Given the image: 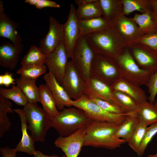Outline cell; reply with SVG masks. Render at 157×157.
Returning a JSON list of instances; mask_svg holds the SVG:
<instances>
[{
  "label": "cell",
  "instance_id": "6da1fadb",
  "mask_svg": "<svg viewBox=\"0 0 157 157\" xmlns=\"http://www.w3.org/2000/svg\"><path fill=\"white\" fill-rule=\"evenodd\" d=\"M119 125L113 122L92 121L86 128L83 147L90 146L110 149L120 147L127 141L115 136Z\"/></svg>",
  "mask_w": 157,
  "mask_h": 157
},
{
  "label": "cell",
  "instance_id": "7a4b0ae2",
  "mask_svg": "<svg viewBox=\"0 0 157 157\" xmlns=\"http://www.w3.org/2000/svg\"><path fill=\"white\" fill-rule=\"evenodd\" d=\"M83 37L94 53L116 60L126 47L120 36L111 26Z\"/></svg>",
  "mask_w": 157,
  "mask_h": 157
},
{
  "label": "cell",
  "instance_id": "3957f363",
  "mask_svg": "<svg viewBox=\"0 0 157 157\" xmlns=\"http://www.w3.org/2000/svg\"><path fill=\"white\" fill-rule=\"evenodd\" d=\"M92 120L82 109L74 107L64 108L52 118V127L60 136L66 137L81 129H86Z\"/></svg>",
  "mask_w": 157,
  "mask_h": 157
},
{
  "label": "cell",
  "instance_id": "277c9868",
  "mask_svg": "<svg viewBox=\"0 0 157 157\" xmlns=\"http://www.w3.org/2000/svg\"><path fill=\"white\" fill-rule=\"evenodd\" d=\"M28 129L34 142H44L48 130L52 127V118L37 103H28L24 106Z\"/></svg>",
  "mask_w": 157,
  "mask_h": 157
},
{
  "label": "cell",
  "instance_id": "5b68a950",
  "mask_svg": "<svg viewBox=\"0 0 157 157\" xmlns=\"http://www.w3.org/2000/svg\"><path fill=\"white\" fill-rule=\"evenodd\" d=\"M121 76L140 86H147L153 73L140 68L132 56L128 48L125 47L116 60Z\"/></svg>",
  "mask_w": 157,
  "mask_h": 157
},
{
  "label": "cell",
  "instance_id": "8992f818",
  "mask_svg": "<svg viewBox=\"0 0 157 157\" xmlns=\"http://www.w3.org/2000/svg\"><path fill=\"white\" fill-rule=\"evenodd\" d=\"M91 77L110 87L121 76L116 60L108 56L94 53L91 68Z\"/></svg>",
  "mask_w": 157,
  "mask_h": 157
},
{
  "label": "cell",
  "instance_id": "52a82bcc",
  "mask_svg": "<svg viewBox=\"0 0 157 157\" xmlns=\"http://www.w3.org/2000/svg\"><path fill=\"white\" fill-rule=\"evenodd\" d=\"M72 106L84 111L92 121L113 122L121 124L126 117L131 113L122 114L111 113L103 110L87 96L83 95L76 100H72Z\"/></svg>",
  "mask_w": 157,
  "mask_h": 157
},
{
  "label": "cell",
  "instance_id": "ba28073f",
  "mask_svg": "<svg viewBox=\"0 0 157 157\" xmlns=\"http://www.w3.org/2000/svg\"><path fill=\"white\" fill-rule=\"evenodd\" d=\"M94 54L84 37L81 36L73 50L71 61L85 83L91 77Z\"/></svg>",
  "mask_w": 157,
  "mask_h": 157
},
{
  "label": "cell",
  "instance_id": "9c48e42d",
  "mask_svg": "<svg viewBox=\"0 0 157 157\" xmlns=\"http://www.w3.org/2000/svg\"><path fill=\"white\" fill-rule=\"evenodd\" d=\"M111 26L120 36L126 47L138 43L144 35L132 18H128L122 12L111 22Z\"/></svg>",
  "mask_w": 157,
  "mask_h": 157
},
{
  "label": "cell",
  "instance_id": "30bf717a",
  "mask_svg": "<svg viewBox=\"0 0 157 157\" xmlns=\"http://www.w3.org/2000/svg\"><path fill=\"white\" fill-rule=\"evenodd\" d=\"M61 85L73 100L84 94L85 83L71 61L68 62Z\"/></svg>",
  "mask_w": 157,
  "mask_h": 157
},
{
  "label": "cell",
  "instance_id": "8fae6325",
  "mask_svg": "<svg viewBox=\"0 0 157 157\" xmlns=\"http://www.w3.org/2000/svg\"><path fill=\"white\" fill-rule=\"evenodd\" d=\"M128 48L139 67L154 73L157 72V52L139 43Z\"/></svg>",
  "mask_w": 157,
  "mask_h": 157
},
{
  "label": "cell",
  "instance_id": "7c38bea8",
  "mask_svg": "<svg viewBox=\"0 0 157 157\" xmlns=\"http://www.w3.org/2000/svg\"><path fill=\"white\" fill-rule=\"evenodd\" d=\"M76 10L74 5L71 4L67 19L63 24V42L69 58H71L75 45L81 36Z\"/></svg>",
  "mask_w": 157,
  "mask_h": 157
},
{
  "label": "cell",
  "instance_id": "4fadbf2b",
  "mask_svg": "<svg viewBox=\"0 0 157 157\" xmlns=\"http://www.w3.org/2000/svg\"><path fill=\"white\" fill-rule=\"evenodd\" d=\"M68 55L63 41L47 56L45 64L49 72L61 84L68 63Z\"/></svg>",
  "mask_w": 157,
  "mask_h": 157
},
{
  "label": "cell",
  "instance_id": "5bb4252c",
  "mask_svg": "<svg viewBox=\"0 0 157 157\" xmlns=\"http://www.w3.org/2000/svg\"><path fill=\"white\" fill-rule=\"evenodd\" d=\"M85 133L86 129H81L69 136H59L54 144L61 149L66 157H77L83 147Z\"/></svg>",
  "mask_w": 157,
  "mask_h": 157
},
{
  "label": "cell",
  "instance_id": "9a60e30c",
  "mask_svg": "<svg viewBox=\"0 0 157 157\" xmlns=\"http://www.w3.org/2000/svg\"><path fill=\"white\" fill-rule=\"evenodd\" d=\"M48 31L40 41L39 47L47 56L63 41V24L53 16L49 18Z\"/></svg>",
  "mask_w": 157,
  "mask_h": 157
},
{
  "label": "cell",
  "instance_id": "2e32d148",
  "mask_svg": "<svg viewBox=\"0 0 157 157\" xmlns=\"http://www.w3.org/2000/svg\"><path fill=\"white\" fill-rule=\"evenodd\" d=\"M84 95L108 101L120 107L110 87L95 78L91 77L85 83Z\"/></svg>",
  "mask_w": 157,
  "mask_h": 157
},
{
  "label": "cell",
  "instance_id": "e0dca14e",
  "mask_svg": "<svg viewBox=\"0 0 157 157\" xmlns=\"http://www.w3.org/2000/svg\"><path fill=\"white\" fill-rule=\"evenodd\" d=\"M45 84L55 100L58 109L62 110L65 106H72L71 99L61 85L49 72L43 77Z\"/></svg>",
  "mask_w": 157,
  "mask_h": 157
},
{
  "label": "cell",
  "instance_id": "ac0fdd59",
  "mask_svg": "<svg viewBox=\"0 0 157 157\" xmlns=\"http://www.w3.org/2000/svg\"><path fill=\"white\" fill-rule=\"evenodd\" d=\"M23 47L21 43L14 44L8 42L2 43L0 46V65L10 69H15Z\"/></svg>",
  "mask_w": 157,
  "mask_h": 157
},
{
  "label": "cell",
  "instance_id": "d6986e66",
  "mask_svg": "<svg viewBox=\"0 0 157 157\" xmlns=\"http://www.w3.org/2000/svg\"><path fill=\"white\" fill-rule=\"evenodd\" d=\"M3 2L0 1V36L9 39L14 44L20 43L22 38L17 31L18 22L10 19L4 12Z\"/></svg>",
  "mask_w": 157,
  "mask_h": 157
},
{
  "label": "cell",
  "instance_id": "ffe728a7",
  "mask_svg": "<svg viewBox=\"0 0 157 157\" xmlns=\"http://www.w3.org/2000/svg\"><path fill=\"white\" fill-rule=\"evenodd\" d=\"M110 87L112 90L120 91L126 94L139 104L147 101L145 92L140 86L121 77Z\"/></svg>",
  "mask_w": 157,
  "mask_h": 157
},
{
  "label": "cell",
  "instance_id": "44dd1931",
  "mask_svg": "<svg viewBox=\"0 0 157 157\" xmlns=\"http://www.w3.org/2000/svg\"><path fill=\"white\" fill-rule=\"evenodd\" d=\"M19 115L21 124L22 136L21 140L15 148L17 152H22L33 155L36 151L34 142L28 133L27 125L24 111L23 109L13 110Z\"/></svg>",
  "mask_w": 157,
  "mask_h": 157
},
{
  "label": "cell",
  "instance_id": "7402d4cb",
  "mask_svg": "<svg viewBox=\"0 0 157 157\" xmlns=\"http://www.w3.org/2000/svg\"><path fill=\"white\" fill-rule=\"evenodd\" d=\"M81 36L100 31L111 26V22L103 17L78 20Z\"/></svg>",
  "mask_w": 157,
  "mask_h": 157
},
{
  "label": "cell",
  "instance_id": "603a6c76",
  "mask_svg": "<svg viewBox=\"0 0 157 157\" xmlns=\"http://www.w3.org/2000/svg\"><path fill=\"white\" fill-rule=\"evenodd\" d=\"M39 102L43 109L52 118L58 116L59 111L55 100L46 84H42L38 87Z\"/></svg>",
  "mask_w": 157,
  "mask_h": 157
},
{
  "label": "cell",
  "instance_id": "cb8c5ba5",
  "mask_svg": "<svg viewBox=\"0 0 157 157\" xmlns=\"http://www.w3.org/2000/svg\"><path fill=\"white\" fill-rule=\"evenodd\" d=\"M140 122L136 112L127 115L120 124L115 133V136L127 141L131 137Z\"/></svg>",
  "mask_w": 157,
  "mask_h": 157
},
{
  "label": "cell",
  "instance_id": "d4e9b609",
  "mask_svg": "<svg viewBox=\"0 0 157 157\" xmlns=\"http://www.w3.org/2000/svg\"><path fill=\"white\" fill-rule=\"evenodd\" d=\"M36 81L21 76L16 79L17 85L24 94L29 103L39 102L38 87L36 85Z\"/></svg>",
  "mask_w": 157,
  "mask_h": 157
},
{
  "label": "cell",
  "instance_id": "484cf974",
  "mask_svg": "<svg viewBox=\"0 0 157 157\" xmlns=\"http://www.w3.org/2000/svg\"><path fill=\"white\" fill-rule=\"evenodd\" d=\"M78 20L88 19L102 16L98 0L78 6L76 10Z\"/></svg>",
  "mask_w": 157,
  "mask_h": 157
},
{
  "label": "cell",
  "instance_id": "4316f807",
  "mask_svg": "<svg viewBox=\"0 0 157 157\" xmlns=\"http://www.w3.org/2000/svg\"><path fill=\"white\" fill-rule=\"evenodd\" d=\"M132 18L144 34L157 27V19L153 10L142 14L136 13Z\"/></svg>",
  "mask_w": 157,
  "mask_h": 157
},
{
  "label": "cell",
  "instance_id": "83f0119b",
  "mask_svg": "<svg viewBox=\"0 0 157 157\" xmlns=\"http://www.w3.org/2000/svg\"><path fill=\"white\" fill-rule=\"evenodd\" d=\"M102 13V17L111 22L123 12L121 0H98Z\"/></svg>",
  "mask_w": 157,
  "mask_h": 157
},
{
  "label": "cell",
  "instance_id": "f1b7e54d",
  "mask_svg": "<svg viewBox=\"0 0 157 157\" xmlns=\"http://www.w3.org/2000/svg\"><path fill=\"white\" fill-rule=\"evenodd\" d=\"M136 114L140 122L148 126L157 122V108L154 104L147 101L140 104Z\"/></svg>",
  "mask_w": 157,
  "mask_h": 157
},
{
  "label": "cell",
  "instance_id": "f546056e",
  "mask_svg": "<svg viewBox=\"0 0 157 157\" xmlns=\"http://www.w3.org/2000/svg\"><path fill=\"white\" fill-rule=\"evenodd\" d=\"M47 56L39 47L31 46L27 53L22 59V66L31 65H42L45 64Z\"/></svg>",
  "mask_w": 157,
  "mask_h": 157
},
{
  "label": "cell",
  "instance_id": "4dcf8cb0",
  "mask_svg": "<svg viewBox=\"0 0 157 157\" xmlns=\"http://www.w3.org/2000/svg\"><path fill=\"white\" fill-rule=\"evenodd\" d=\"M10 101L0 95V137L2 138L10 129L11 124L7 116L8 113L13 112Z\"/></svg>",
  "mask_w": 157,
  "mask_h": 157
},
{
  "label": "cell",
  "instance_id": "1f68e13d",
  "mask_svg": "<svg viewBox=\"0 0 157 157\" xmlns=\"http://www.w3.org/2000/svg\"><path fill=\"white\" fill-rule=\"evenodd\" d=\"M123 6V12L126 15L137 11L144 13L153 10L149 0H121Z\"/></svg>",
  "mask_w": 157,
  "mask_h": 157
},
{
  "label": "cell",
  "instance_id": "d6a6232c",
  "mask_svg": "<svg viewBox=\"0 0 157 157\" xmlns=\"http://www.w3.org/2000/svg\"><path fill=\"white\" fill-rule=\"evenodd\" d=\"M117 99L120 107L126 113L136 112L139 104L126 94L121 91L112 90Z\"/></svg>",
  "mask_w": 157,
  "mask_h": 157
},
{
  "label": "cell",
  "instance_id": "836d02e7",
  "mask_svg": "<svg viewBox=\"0 0 157 157\" xmlns=\"http://www.w3.org/2000/svg\"><path fill=\"white\" fill-rule=\"evenodd\" d=\"M0 95L6 99L13 101L19 105L24 106L28 103L24 94L17 85H12L10 89L1 87Z\"/></svg>",
  "mask_w": 157,
  "mask_h": 157
},
{
  "label": "cell",
  "instance_id": "e575fe53",
  "mask_svg": "<svg viewBox=\"0 0 157 157\" xmlns=\"http://www.w3.org/2000/svg\"><path fill=\"white\" fill-rule=\"evenodd\" d=\"M46 72V67L45 65H31L22 66L17 70V73L23 78L36 81L38 77Z\"/></svg>",
  "mask_w": 157,
  "mask_h": 157
},
{
  "label": "cell",
  "instance_id": "d590c367",
  "mask_svg": "<svg viewBox=\"0 0 157 157\" xmlns=\"http://www.w3.org/2000/svg\"><path fill=\"white\" fill-rule=\"evenodd\" d=\"M147 127L140 122L132 136L127 141L129 146L135 153L140 145Z\"/></svg>",
  "mask_w": 157,
  "mask_h": 157
},
{
  "label": "cell",
  "instance_id": "8d00e7d4",
  "mask_svg": "<svg viewBox=\"0 0 157 157\" xmlns=\"http://www.w3.org/2000/svg\"><path fill=\"white\" fill-rule=\"evenodd\" d=\"M157 133V122L147 127L140 145L136 152L138 156L141 157L142 156L148 145Z\"/></svg>",
  "mask_w": 157,
  "mask_h": 157
},
{
  "label": "cell",
  "instance_id": "74e56055",
  "mask_svg": "<svg viewBox=\"0 0 157 157\" xmlns=\"http://www.w3.org/2000/svg\"><path fill=\"white\" fill-rule=\"evenodd\" d=\"M87 97L100 108L107 112L116 114L126 113L119 107L111 103L92 97Z\"/></svg>",
  "mask_w": 157,
  "mask_h": 157
},
{
  "label": "cell",
  "instance_id": "f35d334b",
  "mask_svg": "<svg viewBox=\"0 0 157 157\" xmlns=\"http://www.w3.org/2000/svg\"><path fill=\"white\" fill-rule=\"evenodd\" d=\"M138 43L147 46L157 52V27L144 34Z\"/></svg>",
  "mask_w": 157,
  "mask_h": 157
},
{
  "label": "cell",
  "instance_id": "ab89813d",
  "mask_svg": "<svg viewBox=\"0 0 157 157\" xmlns=\"http://www.w3.org/2000/svg\"><path fill=\"white\" fill-rule=\"evenodd\" d=\"M147 86L149 94L148 98L149 102L154 104L157 94V72L152 75Z\"/></svg>",
  "mask_w": 157,
  "mask_h": 157
},
{
  "label": "cell",
  "instance_id": "60d3db41",
  "mask_svg": "<svg viewBox=\"0 0 157 157\" xmlns=\"http://www.w3.org/2000/svg\"><path fill=\"white\" fill-rule=\"evenodd\" d=\"M25 2L40 9L45 7L59 8L60 7V5L56 2L49 0H26Z\"/></svg>",
  "mask_w": 157,
  "mask_h": 157
},
{
  "label": "cell",
  "instance_id": "b9f144b4",
  "mask_svg": "<svg viewBox=\"0 0 157 157\" xmlns=\"http://www.w3.org/2000/svg\"><path fill=\"white\" fill-rule=\"evenodd\" d=\"M15 80L13 77L12 74L6 72L3 74L0 75V85L8 87L11 84H15Z\"/></svg>",
  "mask_w": 157,
  "mask_h": 157
},
{
  "label": "cell",
  "instance_id": "7bdbcfd3",
  "mask_svg": "<svg viewBox=\"0 0 157 157\" xmlns=\"http://www.w3.org/2000/svg\"><path fill=\"white\" fill-rule=\"evenodd\" d=\"M0 152L2 157H16L17 152L15 149H11L8 147L0 148Z\"/></svg>",
  "mask_w": 157,
  "mask_h": 157
},
{
  "label": "cell",
  "instance_id": "ee69618b",
  "mask_svg": "<svg viewBox=\"0 0 157 157\" xmlns=\"http://www.w3.org/2000/svg\"><path fill=\"white\" fill-rule=\"evenodd\" d=\"M153 9L154 15L157 19V0H149Z\"/></svg>",
  "mask_w": 157,
  "mask_h": 157
},
{
  "label": "cell",
  "instance_id": "f6af8a7d",
  "mask_svg": "<svg viewBox=\"0 0 157 157\" xmlns=\"http://www.w3.org/2000/svg\"><path fill=\"white\" fill-rule=\"evenodd\" d=\"M33 155L34 157H59L58 156L54 154L51 156L45 155L39 150L36 151Z\"/></svg>",
  "mask_w": 157,
  "mask_h": 157
},
{
  "label": "cell",
  "instance_id": "bcb514c9",
  "mask_svg": "<svg viewBox=\"0 0 157 157\" xmlns=\"http://www.w3.org/2000/svg\"><path fill=\"white\" fill-rule=\"evenodd\" d=\"M94 0H75L74 1V2L78 6L81 5L93 2L94 1Z\"/></svg>",
  "mask_w": 157,
  "mask_h": 157
},
{
  "label": "cell",
  "instance_id": "7dc6e473",
  "mask_svg": "<svg viewBox=\"0 0 157 157\" xmlns=\"http://www.w3.org/2000/svg\"><path fill=\"white\" fill-rule=\"evenodd\" d=\"M147 157H157V153L154 155H149Z\"/></svg>",
  "mask_w": 157,
  "mask_h": 157
},
{
  "label": "cell",
  "instance_id": "c3c4849f",
  "mask_svg": "<svg viewBox=\"0 0 157 157\" xmlns=\"http://www.w3.org/2000/svg\"><path fill=\"white\" fill-rule=\"evenodd\" d=\"M154 104L156 107V108H157V98L156 100L155 101L154 103Z\"/></svg>",
  "mask_w": 157,
  "mask_h": 157
},
{
  "label": "cell",
  "instance_id": "681fc988",
  "mask_svg": "<svg viewBox=\"0 0 157 157\" xmlns=\"http://www.w3.org/2000/svg\"><path fill=\"white\" fill-rule=\"evenodd\" d=\"M61 157H66V156H65V155H63Z\"/></svg>",
  "mask_w": 157,
  "mask_h": 157
}]
</instances>
